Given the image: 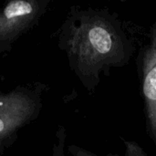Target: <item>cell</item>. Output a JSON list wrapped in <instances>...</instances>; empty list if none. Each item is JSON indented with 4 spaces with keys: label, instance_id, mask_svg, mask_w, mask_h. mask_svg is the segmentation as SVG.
<instances>
[{
    "label": "cell",
    "instance_id": "cell-2",
    "mask_svg": "<svg viewBox=\"0 0 156 156\" xmlns=\"http://www.w3.org/2000/svg\"><path fill=\"white\" fill-rule=\"evenodd\" d=\"M45 9L42 0H11L0 7V54L11 50L15 42L39 21Z\"/></svg>",
    "mask_w": 156,
    "mask_h": 156
},
{
    "label": "cell",
    "instance_id": "cell-4",
    "mask_svg": "<svg viewBox=\"0 0 156 156\" xmlns=\"http://www.w3.org/2000/svg\"><path fill=\"white\" fill-rule=\"evenodd\" d=\"M144 91L149 100L156 101V67L153 68L147 74L144 80Z\"/></svg>",
    "mask_w": 156,
    "mask_h": 156
},
{
    "label": "cell",
    "instance_id": "cell-3",
    "mask_svg": "<svg viewBox=\"0 0 156 156\" xmlns=\"http://www.w3.org/2000/svg\"><path fill=\"white\" fill-rule=\"evenodd\" d=\"M89 39L92 47L101 54L109 52L112 48V41L111 35L103 27H92L89 32Z\"/></svg>",
    "mask_w": 156,
    "mask_h": 156
},
{
    "label": "cell",
    "instance_id": "cell-5",
    "mask_svg": "<svg viewBox=\"0 0 156 156\" xmlns=\"http://www.w3.org/2000/svg\"><path fill=\"white\" fill-rule=\"evenodd\" d=\"M52 156H61V145L59 144L58 145H55Z\"/></svg>",
    "mask_w": 156,
    "mask_h": 156
},
{
    "label": "cell",
    "instance_id": "cell-1",
    "mask_svg": "<svg viewBox=\"0 0 156 156\" xmlns=\"http://www.w3.org/2000/svg\"><path fill=\"white\" fill-rule=\"evenodd\" d=\"M44 87L39 82L0 92V156L17 139L18 132L37 118Z\"/></svg>",
    "mask_w": 156,
    "mask_h": 156
}]
</instances>
